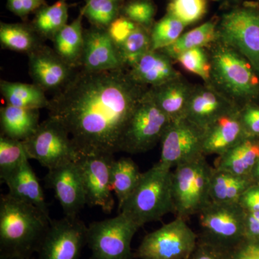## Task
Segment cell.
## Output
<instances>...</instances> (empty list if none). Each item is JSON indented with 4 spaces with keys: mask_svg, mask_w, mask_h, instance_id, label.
Segmentation results:
<instances>
[{
    "mask_svg": "<svg viewBox=\"0 0 259 259\" xmlns=\"http://www.w3.org/2000/svg\"><path fill=\"white\" fill-rule=\"evenodd\" d=\"M1 259H30V257L2 256Z\"/></svg>",
    "mask_w": 259,
    "mask_h": 259,
    "instance_id": "cell-48",
    "label": "cell"
},
{
    "mask_svg": "<svg viewBox=\"0 0 259 259\" xmlns=\"http://www.w3.org/2000/svg\"><path fill=\"white\" fill-rule=\"evenodd\" d=\"M69 6L66 0H59L54 5H45L35 13L30 25L42 40H50L67 25Z\"/></svg>",
    "mask_w": 259,
    "mask_h": 259,
    "instance_id": "cell-30",
    "label": "cell"
},
{
    "mask_svg": "<svg viewBox=\"0 0 259 259\" xmlns=\"http://www.w3.org/2000/svg\"><path fill=\"white\" fill-rule=\"evenodd\" d=\"M151 48V30L139 26L118 48L124 68L133 67Z\"/></svg>",
    "mask_w": 259,
    "mask_h": 259,
    "instance_id": "cell-33",
    "label": "cell"
},
{
    "mask_svg": "<svg viewBox=\"0 0 259 259\" xmlns=\"http://www.w3.org/2000/svg\"><path fill=\"white\" fill-rule=\"evenodd\" d=\"M218 21L219 19H212L202 23L182 34L174 44L160 51L175 62L177 58L186 51L209 47L218 39Z\"/></svg>",
    "mask_w": 259,
    "mask_h": 259,
    "instance_id": "cell-28",
    "label": "cell"
},
{
    "mask_svg": "<svg viewBox=\"0 0 259 259\" xmlns=\"http://www.w3.org/2000/svg\"><path fill=\"white\" fill-rule=\"evenodd\" d=\"M226 259H259V240L245 238L227 253Z\"/></svg>",
    "mask_w": 259,
    "mask_h": 259,
    "instance_id": "cell-42",
    "label": "cell"
},
{
    "mask_svg": "<svg viewBox=\"0 0 259 259\" xmlns=\"http://www.w3.org/2000/svg\"><path fill=\"white\" fill-rule=\"evenodd\" d=\"M194 87L182 76L160 86L149 88L148 92L156 105L174 121L185 117Z\"/></svg>",
    "mask_w": 259,
    "mask_h": 259,
    "instance_id": "cell-21",
    "label": "cell"
},
{
    "mask_svg": "<svg viewBox=\"0 0 259 259\" xmlns=\"http://www.w3.org/2000/svg\"><path fill=\"white\" fill-rule=\"evenodd\" d=\"M44 180L46 187L55 193L65 216L77 217L87 204L86 192L77 161L49 170Z\"/></svg>",
    "mask_w": 259,
    "mask_h": 259,
    "instance_id": "cell-15",
    "label": "cell"
},
{
    "mask_svg": "<svg viewBox=\"0 0 259 259\" xmlns=\"http://www.w3.org/2000/svg\"><path fill=\"white\" fill-rule=\"evenodd\" d=\"M81 68L90 72L125 69L107 29L91 26L84 30Z\"/></svg>",
    "mask_w": 259,
    "mask_h": 259,
    "instance_id": "cell-17",
    "label": "cell"
},
{
    "mask_svg": "<svg viewBox=\"0 0 259 259\" xmlns=\"http://www.w3.org/2000/svg\"><path fill=\"white\" fill-rule=\"evenodd\" d=\"M29 73L35 84L44 92L59 93L74 77L76 71L56 54L42 44L28 55Z\"/></svg>",
    "mask_w": 259,
    "mask_h": 259,
    "instance_id": "cell-16",
    "label": "cell"
},
{
    "mask_svg": "<svg viewBox=\"0 0 259 259\" xmlns=\"http://www.w3.org/2000/svg\"><path fill=\"white\" fill-rule=\"evenodd\" d=\"M156 5L153 0H127L122 4L120 15L136 25L151 30L155 23Z\"/></svg>",
    "mask_w": 259,
    "mask_h": 259,
    "instance_id": "cell-38",
    "label": "cell"
},
{
    "mask_svg": "<svg viewBox=\"0 0 259 259\" xmlns=\"http://www.w3.org/2000/svg\"><path fill=\"white\" fill-rule=\"evenodd\" d=\"M254 183L250 176H239L214 167L209 197L217 203H238L243 193Z\"/></svg>",
    "mask_w": 259,
    "mask_h": 259,
    "instance_id": "cell-26",
    "label": "cell"
},
{
    "mask_svg": "<svg viewBox=\"0 0 259 259\" xmlns=\"http://www.w3.org/2000/svg\"><path fill=\"white\" fill-rule=\"evenodd\" d=\"M174 63L161 51L151 50L127 70L135 82L147 88H153L182 76L175 69Z\"/></svg>",
    "mask_w": 259,
    "mask_h": 259,
    "instance_id": "cell-20",
    "label": "cell"
},
{
    "mask_svg": "<svg viewBox=\"0 0 259 259\" xmlns=\"http://www.w3.org/2000/svg\"><path fill=\"white\" fill-rule=\"evenodd\" d=\"M259 160V137L246 136L218 156L214 168L239 176H250Z\"/></svg>",
    "mask_w": 259,
    "mask_h": 259,
    "instance_id": "cell-23",
    "label": "cell"
},
{
    "mask_svg": "<svg viewBox=\"0 0 259 259\" xmlns=\"http://www.w3.org/2000/svg\"><path fill=\"white\" fill-rule=\"evenodd\" d=\"M212 1L215 2H222V3H235V4H238L241 0H212Z\"/></svg>",
    "mask_w": 259,
    "mask_h": 259,
    "instance_id": "cell-47",
    "label": "cell"
},
{
    "mask_svg": "<svg viewBox=\"0 0 259 259\" xmlns=\"http://www.w3.org/2000/svg\"><path fill=\"white\" fill-rule=\"evenodd\" d=\"M238 107L212 83H198L194 84L185 117L204 130L220 117Z\"/></svg>",
    "mask_w": 259,
    "mask_h": 259,
    "instance_id": "cell-18",
    "label": "cell"
},
{
    "mask_svg": "<svg viewBox=\"0 0 259 259\" xmlns=\"http://www.w3.org/2000/svg\"><path fill=\"white\" fill-rule=\"evenodd\" d=\"M119 1L121 2V3H124L125 2L127 1V0H119Z\"/></svg>",
    "mask_w": 259,
    "mask_h": 259,
    "instance_id": "cell-49",
    "label": "cell"
},
{
    "mask_svg": "<svg viewBox=\"0 0 259 259\" xmlns=\"http://www.w3.org/2000/svg\"><path fill=\"white\" fill-rule=\"evenodd\" d=\"M175 62L183 68L187 72L199 76L204 83L210 82V58L207 48H196L181 54Z\"/></svg>",
    "mask_w": 259,
    "mask_h": 259,
    "instance_id": "cell-37",
    "label": "cell"
},
{
    "mask_svg": "<svg viewBox=\"0 0 259 259\" xmlns=\"http://www.w3.org/2000/svg\"><path fill=\"white\" fill-rule=\"evenodd\" d=\"M23 144L29 159L36 160L49 170L81 158L64 125L49 117Z\"/></svg>",
    "mask_w": 259,
    "mask_h": 259,
    "instance_id": "cell-8",
    "label": "cell"
},
{
    "mask_svg": "<svg viewBox=\"0 0 259 259\" xmlns=\"http://www.w3.org/2000/svg\"><path fill=\"white\" fill-rule=\"evenodd\" d=\"M83 15L79 16L69 25H66L53 39L54 50L71 67H81V59L83 47Z\"/></svg>",
    "mask_w": 259,
    "mask_h": 259,
    "instance_id": "cell-25",
    "label": "cell"
},
{
    "mask_svg": "<svg viewBox=\"0 0 259 259\" xmlns=\"http://www.w3.org/2000/svg\"><path fill=\"white\" fill-rule=\"evenodd\" d=\"M139 27L128 18L120 15L109 25L107 31L118 49Z\"/></svg>",
    "mask_w": 259,
    "mask_h": 259,
    "instance_id": "cell-39",
    "label": "cell"
},
{
    "mask_svg": "<svg viewBox=\"0 0 259 259\" xmlns=\"http://www.w3.org/2000/svg\"><path fill=\"white\" fill-rule=\"evenodd\" d=\"M0 91L7 105L20 108L40 110L50 105L45 92L35 83L11 82L1 80Z\"/></svg>",
    "mask_w": 259,
    "mask_h": 259,
    "instance_id": "cell-27",
    "label": "cell"
},
{
    "mask_svg": "<svg viewBox=\"0 0 259 259\" xmlns=\"http://www.w3.org/2000/svg\"><path fill=\"white\" fill-rule=\"evenodd\" d=\"M46 0H7V8L11 13L26 22L29 15L47 5Z\"/></svg>",
    "mask_w": 259,
    "mask_h": 259,
    "instance_id": "cell-41",
    "label": "cell"
},
{
    "mask_svg": "<svg viewBox=\"0 0 259 259\" xmlns=\"http://www.w3.org/2000/svg\"><path fill=\"white\" fill-rule=\"evenodd\" d=\"M0 42L2 48L28 55L44 44L41 37L30 23L0 24Z\"/></svg>",
    "mask_w": 259,
    "mask_h": 259,
    "instance_id": "cell-29",
    "label": "cell"
},
{
    "mask_svg": "<svg viewBox=\"0 0 259 259\" xmlns=\"http://www.w3.org/2000/svg\"><path fill=\"white\" fill-rule=\"evenodd\" d=\"M52 220L32 204L10 194L0 199L2 256L30 257L37 251Z\"/></svg>",
    "mask_w": 259,
    "mask_h": 259,
    "instance_id": "cell-2",
    "label": "cell"
},
{
    "mask_svg": "<svg viewBox=\"0 0 259 259\" xmlns=\"http://www.w3.org/2000/svg\"><path fill=\"white\" fill-rule=\"evenodd\" d=\"M25 159H29L23 141L0 136V180L1 182L18 168Z\"/></svg>",
    "mask_w": 259,
    "mask_h": 259,
    "instance_id": "cell-35",
    "label": "cell"
},
{
    "mask_svg": "<svg viewBox=\"0 0 259 259\" xmlns=\"http://www.w3.org/2000/svg\"><path fill=\"white\" fill-rule=\"evenodd\" d=\"M148 88L135 82L127 69H81L51 99L49 117L64 125L81 157L114 155Z\"/></svg>",
    "mask_w": 259,
    "mask_h": 259,
    "instance_id": "cell-1",
    "label": "cell"
},
{
    "mask_svg": "<svg viewBox=\"0 0 259 259\" xmlns=\"http://www.w3.org/2000/svg\"><path fill=\"white\" fill-rule=\"evenodd\" d=\"M244 56L259 76V4L238 3L223 13L218 25V39Z\"/></svg>",
    "mask_w": 259,
    "mask_h": 259,
    "instance_id": "cell-7",
    "label": "cell"
},
{
    "mask_svg": "<svg viewBox=\"0 0 259 259\" xmlns=\"http://www.w3.org/2000/svg\"><path fill=\"white\" fill-rule=\"evenodd\" d=\"M39 110L5 105L0 110L2 135L24 141L36 131L39 125Z\"/></svg>",
    "mask_w": 259,
    "mask_h": 259,
    "instance_id": "cell-24",
    "label": "cell"
},
{
    "mask_svg": "<svg viewBox=\"0 0 259 259\" xmlns=\"http://www.w3.org/2000/svg\"><path fill=\"white\" fill-rule=\"evenodd\" d=\"M238 204L246 212L259 211V185L250 186L239 199Z\"/></svg>",
    "mask_w": 259,
    "mask_h": 259,
    "instance_id": "cell-43",
    "label": "cell"
},
{
    "mask_svg": "<svg viewBox=\"0 0 259 259\" xmlns=\"http://www.w3.org/2000/svg\"><path fill=\"white\" fill-rule=\"evenodd\" d=\"M239 115L247 136L259 137V105L257 102H248L240 107Z\"/></svg>",
    "mask_w": 259,
    "mask_h": 259,
    "instance_id": "cell-40",
    "label": "cell"
},
{
    "mask_svg": "<svg viewBox=\"0 0 259 259\" xmlns=\"http://www.w3.org/2000/svg\"><path fill=\"white\" fill-rule=\"evenodd\" d=\"M214 167L207 163L205 156L176 166L172 175L175 214L187 220L198 214L211 202V180Z\"/></svg>",
    "mask_w": 259,
    "mask_h": 259,
    "instance_id": "cell-5",
    "label": "cell"
},
{
    "mask_svg": "<svg viewBox=\"0 0 259 259\" xmlns=\"http://www.w3.org/2000/svg\"><path fill=\"white\" fill-rule=\"evenodd\" d=\"M170 122L148 90L130 119L122 136L120 151L136 154L149 151L161 141Z\"/></svg>",
    "mask_w": 259,
    "mask_h": 259,
    "instance_id": "cell-9",
    "label": "cell"
},
{
    "mask_svg": "<svg viewBox=\"0 0 259 259\" xmlns=\"http://www.w3.org/2000/svg\"><path fill=\"white\" fill-rule=\"evenodd\" d=\"M122 4L119 0H86L80 11L92 26L107 29L120 16Z\"/></svg>",
    "mask_w": 259,
    "mask_h": 259,
    "instance_id": "cell-32",
    "label": "cell"
},
{
    "mask_svg": "<svg viewBox=\"0 0 259 259\" xmlns=\"http://www.w3.org/2000/svg\"><path fill=\"white\" fill-rule=\"evenodd\" d=\"M171 168L158 162L142 173L139 185L126 199L118 213L139 228L160 221L168 213L175 214Z\"/></svg>",
    "mask_w": 259,
    "mask_h": 259,
    "instance_id": "cell-4",
    "label": "cell"
},
{
    "mask_svg": "<svg viewBox=\"0 0 259 259\" xmlns=\"http://www.w3.org/2000/svg\"><path fill=\"white\" fill-rule=\"evenodd\" d=\"M239 110L240 107H236L204 129V156H221L248 136L241 123Z\"/></svg>",
    "mask_w": 259,
    "mask_h": 259,
    "instance_id": "cell-19",
    "label": "cell"
},
{
    "mask_svg": "<svg viewBox=\"0 0 259 259\" xmlns=\"http://www.w3.org/2000/svg\"><path fill=\"white\" fill-rule=\"evenodd\" d=\"M190 259H226V255L198 241Z\"/></svg>",
    "mask_w": 259,
    "mask_h": 259,
    "instance_id": "cell-45",
    "label": "cell"
},
{
    "mask_svg": "<svg viewBox=\"0 0 259 259\" xmlns=\"http://www.w3.org/2000/svg\"><path fill=\"white\" fill-rule=\"evenodd\" d=\"M28 160L23 161L3 183L8 186L10 195L35 206L50 218L44 190Z\"/></svg>",
    "mask_w": 259,
    "mask_h": 259,
    "instance_id": "cell-22",
    "label": "cell"
},
{
    "mask_svg": "<svg viewBox=\"0 0 259 259\" xmlns=\"http://www.w3.org/2000/svg\"><path fill=\"white\" fill-rule=\"evenodd\" d=\"M245 238L259 240V211H245Z\"/></svg>",
    "mask_w": 259,
    "mask_h": 259,
    "instance_id": "cell-44",
    "label": "cell"
},
{
    "mask_svg": "<svg viewBox=\"0 0 259 259\" xmlns=\"http://www.w3.org/2000/svg\"><path fill=\"white\" fill-rule=\"evenodd\" d=\"M207 8L208 0H169L166 13L189 26L202 20L207 14Z\"/></svg>",
    "mask_w": 259,
    "mask_h": 259,
    "instance_id": "cell-36",
    "label": "cell"
},
{
    "mask_svg": "<svg viewBox=\"0 0 259 259\" xmlns=\"http://www.w3.org/2000/svg\"><path fill=\"white\" fill-rule=\"evenodd\" d=\"M186 27L179 19L166 13L151 29V50L160 51L174 44L183 34Z\"/></svg>",
    "mask_w": 259,
    "mask_h": 259,
    "instance_id": "cell-34",
    "label": "cell"
},
{
    "mask_svg": "<svg viewBox=\"0 0 259 259\" xmlns=\"http://www.w3.org/2000/svg\"><path fill=\"white\" fill-rule=\"evenodd\" d=\"M204 134V129L186 117L171 121L160 141L161 152L158 162L171 168L202 157Z\"/></svg>",
    "mask_w": 259,
    "mask_h": 259,
    "instance_id": "cell-12",
    "label": "cell"
},
{
    "mask_svg": "<svg viewBox=\"0 0 259 259\" xmlns=\"http://www.w3.org/2000/svg\"><path fill=\"white\" fill-rule=\"evenodd\" d=\"M210 58V82L241 107L259 100V76L236 49L216 40L207 47Z\"/></svg>",
    "mask_w": 259,
    "mask_h": 259,
    "instance_id": "cell-3",
    "label": "cell"
},
{
    "mask_svg": "<svg viewBox=\"0 0 259 259\" xmlns=\"http://www.w3.org/2000/svg\"><path fill=\"white\" fill-rule=\"evenodd\" d=\"M198 243V236L176 217L144 237L134 257L140 259H189Z\"/></svg>",
    "mask_w": 259,
    "mask_h": 259,
    "instance_id": "cell-10",
    "label": "cell"
},
{
    "mask_svg": "<svg viewBox=\"0 0 259 259\" xmlns=\"http://www.w3.org/2000/svg\"><path fill=\"white\" fill-rule=\"evenodd\" d=\"M252 180H253L255 184L259 185V160L255 163V166L253 167L252 170L251 174H250Z\"/></svg>",
    "mask_w": 259,
    "mask_h": 259,
    "instance_id": "cell-46",
    "label": "cell"
},
{
    "mask_svg": "<svg viewBox=\"0 0 259 259\" xmlns=\"http://www.w3.org/2000/svg\"><path fill=\"white\" fill-rule=\"evenodd\" d=\"M139 227L119 213L115 217L94 222L88 227L91 259H132L131 242Z\"/></svg>",
    "mask_w": 259,
    "mask_h": 259,
    "instance_id": "cell-11",
    "label": "cell"
},
{
    "mask_svg": "<svg viewBox=\"0 0 259 259\" xmlns=\"http://www.w3.org/2000/svg\"><path fill=\"white\" fill-rule=\"evenodd\" d=\"M113 155L83 156L77 161L83 187L87 204L99 207L103 212L110 213L115 206L112 196L110 173Z\"/></svg>",
    "mask_w": 259,
    "mask_h": 259,
    "instance_id": "cell-14",
    "label": "cell"
},
{
    "mask_svg": "<svg viewBox=\"0 0 259 259\" xmlns=\"http://www.w3.org/2000/svg\"><path fill=\"white\" fill-rule=\"evenodd\" d=\"M141 175L139 166L131 158L122 157L112 163L110 180L118 201V211L139 185Z\"/></svg>",
    "mask_w": 259,
    "mask_h": 259,
    "instance_id": "cell-31",
    "label": "cell"
},
{
    "mask_svg": "<svg viewBox=\"0 0 259 259\" xmlns=\"http://www.w3.org/2000/svg\"><path fill=\"white\" fill-rule=\"evenodd\" d=\"M88 244V227L78 218L51 221L39 245L38 259H79Z\"/></svg>",
    "mask_w": 259,
    "mask_h": 259,
    "instance_id": "cell-13",
    "label": "cell"
},
{
    "mask_svg": "<svg viewBox=\"0 0 259 259\" xmlns=\"http://www.w3.org/2000/svg\"><path fill=\"white\" fill-rule=\"evenodd\" d=\"M198 214L200 243L226 255L245 239V212L239 204L210 202Z\"/></svg>",
    "mask_w": 259,
    "mask_h": 259,
    "instance_id": "cell-6",
    "label": "cell"
}]
</instances>
